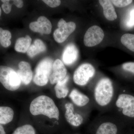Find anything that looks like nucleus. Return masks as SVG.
I'll return each instance as SVG.
<instances>
[{"mask_svg":"<svg viewBox=\"0 0 134 134\" xmlns=\"http://www.w3.org/2000/svg\"><path fill=\"white\" fill-rule=\"evenodd\" d=\"M32 39L29 35H26L25 37H21L17 40L15 46V49L18 52H27L30 46Z\"/></svg>","mask_w":134,"mask_h":134,"instance_id":"6ab92c4d","label":"nucleus"},{"mask_svg":"<svg viewBox=\"0 0 134 134\" xmlns=\"http://www.w3.org/2000/svg\"><path fill=\"white\" fill-rule=\"evenodd\" d=\"M10 1H9V0L1 1L3 3L2 5V8L5 14H9L11 11L12 4L10 3Z\"/></svg>","mask_w":134,"mask_h":134,"instance_id":"a878e982","label":"nucleus"},{"mask_svg":"<svg viewBox=\"0 0 134 134\" xmlns=\"http://www.w3.org/2000/svg\"><path fill=\"white\" fill-rule=\"evenodd\" d=\"M58 25V28L54 31L53 36L55 41L59 43L64 42L76 28V25L75 23H67L63 19H60Z\"/></svg>","mask_w":134,"mask_h":134,"instance_id":"423d86ee","label":"nucleus"},{"mask_svg":"<svg viewBox=\"0 0 134 134\" xmlns=\"http://www.w3.org/2000/svg\"><path fill=\"white\" fill-rule=\"evenodd\" d=\"M0 134H6L3 127L0 124Z\"/></svg>","mask_w":134,"mask_h":134,"instance_id":"c756f323","label":"nucleus"},{"mask_svg":"<svg viewBox=\"0 0 134 134\" xmlns=\"http://www.w3.org/2000/svg\"><path fill=\"white\" fill-rule=\"evenodd\" d=\"M115 105L125 116L134 118V96L129 94H120L117 99Z\"/></svg>","mask_w":134,"mask_h":134,"instance_id":"6e6552de","label":"nucleus"},{"mask_svg":"<svg viewBox=\"0 0 134 134\" xmlns=\"http://www.w3.org/2000/svg\"><path fill=\"white\" fill-rule=\"evenodd\" d=\"M29 27L34 32L49 34L52 31V25L50 21L46 17L41 16L38 18L37 21L31 23Z\"/></svg>","mask_w":134,"mask_h":134,"instance_id":"9d476101","label":"nucleus"},{"mask_svg":"<svg viewBox=\"0 0 134 134\" xmlns=\"http://www.w3.org/2000/svg\"><path fill=\"white\" fill-rule=\"evenodd\" d=\"M13 4L15 5L18 8H21L23 7V1L21 0H14L12 1Z\"/></svg>","mask_w":134,"mask_h":134,"instance_id":"c85d7f7f","label":"nucleus"},{"mask_svg":"<svg viewBox=\"0 0 134 134\" xmlns=\"http://www.w3.org/2000/svg\"><path fill=\"white\" fill-rule=\"evenodd\" d=\"M18 67L17 74L21 82L25 85H28L30 83L33 77L30 65L29 63L22 61L18 64Z\"/></svg>","mask_w":134,"mask_h":134,"instance_id":"f8f14e48","label":"nucleus"},{"mask_svg":"<svg viewBox=\"0 0 134 134\" xmlns=\"http://www.w3.org/2000/svg\"><path fill=\"white\" fill-rule=\"evenodd\" d=\"M53 62L49 58H46L41 60L36 67L33 81L39 86H44L47 83L52 70Z\"/></svg>","mask_w":134,"mask_h":134,"instance_id":"20e7f679","label":"nucleus"},{"mask_svg":"<svg viewBox=\"0 0 134 134\" xmlns=\"http://www.w3.org/2000/svg\"><path fill=\"white\" fill-rule=\"evenodd\" d=\"M104 37L102 29L97 25H93L86 31L84 37V44L88 47L95 46L103 41Z\"/></svg>","mask_w":134,"mask_h":134,"instance_id":"0eeeda50","label":"nucleus"},{"mask_svg":"<svg viewBox=\"0 0 134 134\" xmlns=\"http://www.w3.org/2000/svg\"><path fill=\"white\" fill-rule=\"evenodd\" d=\"M30 111L34 115H43L50 119L59 120V111L54 101L48 96H39L32 100Z\"/></svg>","mask_w":134,"mask_h":134,"instance_id":"f257e3e1","label":"nucleus"},{"mask_svg":"<svg viewBox=\"0 0 134 134\" xmlns=\"http://www.w3.org/2000/svg\"><path fill=\"white\" fill-rule=\"evenodd\" d=\"M0 82L10 91L16 90L21 83L17 73L12 68L5 66H0Z\"/></svg>","mask_w":134,"mask_h":134,"instance_id":"7ed1b4c3","label":"nucleus"},{"mask_svg":"<svg viewBox=\"0 0 134 134\" xmlns=\"http://www.w3.org/2000/svg\"><path fill=\"white\" fill-rule=\"evenodd\" d=\"M95 72V68L91 64H82L77 69L74 73V82L79 86H85L94 76Z\"/></svg>","mask_w":134,"mask_h":134,"instance_id":"39448f33","label":"nucleus"},{"mask_svg":"<svg viewBox=\"0 0 134 134\" xmlns=\"http://www.w3.org/2000/svg\"><path fill=\"white\" fill-rule=\"evenodd\" d=\"M2 14V11L1 9V8L0 7V17L1 16V15Z\"/></svg>","mask_w":134,"mask_h":134,"instance_id":"7c9ffc66","label":"nucleus"},{"mask_svg":"<svg viewBox=\"0 0 134 134\" xmlns=\"http://www.w3.org/2000/svg\"><path fill=\"white\" fill-rule=\"evenodd\" d=\"M121 44L130 51L134 52V34L126 33L120 39Z\"/></svg>","mask_w":134,"mask_h":134,"instance_id":"412c9836","label":"nucleus"},{"mask_svg":"<svg viewBox=\"0 0 134 134\" xmlns=\"http://www.w3.org/2000/svg\"><path fill=\"white\" fill-rule=\"evenodd\" d=\"M114 93L112 82L108 78H103L99 80L94 89L95 101L99 106H106L112 100Z\"/></svg>","mask_w":134,"mask_h":134,"instance_id":"f03ea898","label":"nucleus"},{"mask_svg":"<svg viewBox=\"0 0 134 134\" xmlns=\"http://www.w3.org/2000/svg\"><path fill=\"white\" fill-rule=\"evenodd\" d=\"M14 116V111L8 107H0V124L5 125L11 122Z\"/></svg>","mask_w":134,"mask_h":134,"instance_id":"aec40b11","label":"nucleus"},{"mask_svg":"<svg viewBox=\"0 0 134 134\" xmlns=\"http://www.w3.org/2000/svg\"><path fill=\"white\" fill-rule=\"evenodd\" d=\"M99 2L103 8L104 16L107 20L113 21L117 19V13L111 1L100 0Z\"/></svg>","mask_w":134,"mask_h":134,"instance_id":"4468645a","label":"nucleus"},{"mask_svg":"<svg viewBox=\"0 0 134 134\" xmlns=\"http://www.w3.org/2000/svg\"><path fill=\"white\" fill-rule=\"evenodd\" d=\"M118 128L113 122L106 121L103 122L98 127L96 134H117Z\"/></svg>","mask_w":134,"mask_h":134,"instance_id":"f3484780","label":"nucleus"},{"mask_svg":"<svg viewBox=\"0 0 134 134\" xmlns=\"http://www.w3.org/2000/svg\"><path fill=\"white\" fill-rule=\"evenodd\" d=\"M12 134H36V131L31 125H26L17 128Z\"/></svg>","mask_w":134,"mask_h":134,"instance_id":"b1692460","label":"nucleus"},{"mask_svg":"<svg viewBox=\"0 0 134 134\" xmlns=\"http://www.w3.org/2000/svg\"><path fill=\"white\" fill-rule=\"evenodd\" d=\"M78 54L76 47L74 44H69L65 47L63 53V62L68 66L72 65L77 60Z\"/></svg>","mask_w":134,"mask_h":134,"instance_id":"ddd939ff","label":"nucleus"},{"mask_svg":"<svg viewBox=\"0 0 134 134\" xmlns=\"http://www.w3.org/2000/svg\"><path fill=\"white\" fill-rule=\"evenodd\" d=\"M69 79V76L67 75L63 80L56 83L54 87L55 95L58 98H65L69 93V89L67 83Z\"/></svg>","mask_w":134,"mask_h":134,"instance_id":"dca6fc26","label":"nucleus"},{"mask_svg":"<svg viewBox=\"0 0 134 134\" xmlns=\"http://www.w3.org/2000/svg\"><path fill=\"white\" fill-rule=\"evenodd\" d=\"M112 3L117 7L124 8L132 4V0H113Z\"/></svg>","mask_w":134,"mask_h":134,"instance_id":"393cba45","label":"nucleus"},{"mask_svg":"<svg viewBox=\"0 0 134 134\" xmlns=\"http://www.w3.org/2000/svg\"><path fill=\"white\" fill-rule=\"evenodd\" d=\"M67 70L63 62L59 59L53 63L52 70L49 80L52 84L57 83L63 80L67 75Z\"/></svg>","mask_w":134,"mask_h":134,"instance_id":"1a4fd4ad","label":"nucleus"},{"mask_svg":"<svg viewBox=\"0 0 134 134\" xmlns=\"http://www.w3.org/2000/svg\"><path fill=\"white\" fill-rule=\"evenodd\" d=\"M128 10L123 24L126 29H130L134 27V6L130 7Z\"/></svg>","mask_w":134,"mask_h":134,"instance_id":"5701e85b","label":"nucleus"},{"mask_svg":"<svg viewBox=\"0 0 134 134\" xmlns=\"http://www.w3.org/2000/svg\"><path fill=\"white\" fill-rule=\"evenodd\" d=\"M46 50V47L41 40L36 39L33 44L31 45L27 52V54L32 58L38 54L43 52Z\"/></svg>","mask_w":134,"mask_h":134,"instance_id":"a211bd4d","label":"nucleus"},{"mask_svg":"<svg viewBox=\"0 0 134 134\" xmlns=\"http://www.w3.org/2000/svg\"><path fill=\"white\" fill-rule=\"evenodd\" d=\"M66 111L65 119L72 126L78 127L81 125L83 121V118L81 114L74 112L73 104L67 103L65 105Z\"/></svg>","mask_w":134,"mask_h":134,"instance_id":"9b49d317","label":"nucleus"},{"mask_svg":"<svg viewBox=\"0 0 134 134\" xmlns=\"http://www.w3.org/2000/svg\"><path fill=\"white\" fill-rule=\"evenodd\" d=\"M69 97L75 105L80 107L85 106L90 101L88 96L76 89H74L71 91Z\"/></svg>","mask_w":134,"mask_h":134,"instance_id":"2eb2a0df","label":"nucleus"},{"mask_svg":"<svg viewBox=\"0 0 134 134\" xmlns=\"http://www.w3.org/2000/svg\"><path fill=\"white\" fill-rule=\"evenodd\" d=\"M11 38L12 35L9 31L0 27V44L3 47L7 48L10 45Z\"/></svg>","mask_w":134,"mask_h":134,"instance_id":"4be33fe9","label":"nucleus"},{"mask_svg":"<svg viewBox=\"0 0 134 134\" xmlns=\"http://www.w3.org/2000/svg\"><path fill=\"white\" fill-rule=\"evenodd\" d=\"M43 1L51 8L57 7L61 4L59 0H44Z\"/></svg>","mask_w":134,"mask_h":134,"instance_id":"cd10ccee","label":"nucleus"},{"mask_svg":"<svg viewBox=\"0 0 134 134\" xmlns=\"http://www.w3.org/2000/svg\"><path fill=\"white\" fill-rule=\"evenodd\" d=\"M122 68L125 71L134 74V62H128L123 63Z\"/></svg>","mask_w":134,"mask_h":134,"instance_id":"bb28decb","label":"nucleus"}]
</instances>
